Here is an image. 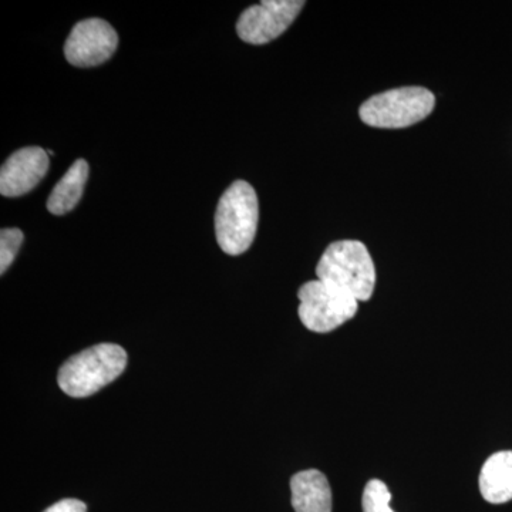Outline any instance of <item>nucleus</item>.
<instances>
[{"label":"nucleus","mask_w":512,"mask_h":512,"mask_svg":"<svg viewBox=\"0 0 512 512\" xmlns=\"http://www.w3.org/2000/svg\"><path fill=\"white\" fill-rule=\"evenodd\" d=\"M127 362V352L121 346L100 343L69 357L60 367L57 383L67 396L83 399L123 375Z\"/></svg>","instance_id":"f257e3e1"},{"label":"nucleus","mask_w":512,"mask_h":512,"mask_svg":"<svg viewBox=\"0 0 512 512\" xmlns=\"http://www.w3.org/2000/svg\"><path fill=\"white\" fill-rule=\"evenodd\" d=\"M316 276L339 291L353 296L357 302L372 298L376 285L375 264L362 242H333L316 266Z\"/></svg>","instance_id":"f03ea898"},{"label":"nucleus","mask_w":512,"mask_h":512,"mask_svg":"<svg viewBox=\"0 0 512 512\" xmlns=\"http://www.w3.org/2000/svg\"><path fill=\"white\" fill-rule=\"evenodd\" d=\"M258 197L247 181H235L222 195L215 212V235L225 254L247 252L258 229Z\"/></svg>","instance_id":"7ed1b4c3"},{"label":"nucleus","mask_w":512,"mask_h":512,"mask_svg":"<svg viewBox=\"0 0 512 512\" xmlns=\"http://www.w3.org/2000/svg\"><path fill=\"white\" fill-rule=\"evenodd\" d=\"M436 97L424 87H402L370 97L360 107V119L367 126L404 128L426 119Z\"/></svg>","instance_id":"20e7f679"},{"label":"nucleus","mask_w":512,"mask_h":512,"mask_svg":"<svg viewBox=\"0 0 512 512\" xmlns=\"http://www.w3.org/2000/svg\"><path fill=\"white\" fill-rule=\"evenodd\" d=\"M299 319L306 329L316 333H329L355 318L359 302L348 293L339 291L325 282H306L299 289Z\"/></svg>","instance_id":"39448f33"},{"label":"nucleus","mask_w":512,"mask_h":512,"mask_svg":"<svg viewBox=\"0 0 512 512\" xmlns=\"http://www.w3.org/2000/svg\"><path fill=\"white\" fill-rule=\"evenodd\" d=\"M305 6L302 0H264L242 13L238 36L249 45H265L286 32Z\"/></svg>","instance_id":"423d86ee"},{"label":"nucleus","mask_w":512,"mask_h":512,"mask_svg":"<svg viewBox=\"0 0 512 512\" xmlns=\"http://www.w3.org/2000/svg\"><path fill=\"white\" fill-rule=\"evenodd\" d=\"M119 36L109 22L86 19L74 26L64 45V56L74 67L103 64L116 52Z\"/></svg>","instance_id":"0eeeda50"},{"label":"nucleus","mask_w":512,"mask_h":512,"mask_svg":"<svg viewBox=\"0 0 512 512\" xmlns=\"http://www.w3.org/2000/svg\"><path fill=\"white\" fill-rule=\"evenodd\" d=\"M49 170V154L40 147L16 151L0 170V194L3 197H22L32 191Z\"/></svg>","instance_id":"6e6552de"},{"label":"nucleus","mask_w":512,"mask_h":512,"mask_svg":"<svg viewBox=\"0 0 512 512\" xmlns=\"http://www.w3.org/2000/svg\"><path fill=\"white\" fill-rule=\"evenodd\" d=\"M295 512H332V490L328 478L318 470H306L291 478Z\"/></svg>","instance_id":"1a4fd4ad"},{"label":"nucleus","mask_w":512,"mask_h":512,"mask_svg":"<svg viewBox=\"0 0 512 512\" xmlns=\"http://www.w3.org/2000/svg\"><path fill=\"white\" fill-rule=\"evenodd\" d=\"M480 491L491 504L512 500V451H500L485 461L480 473Z\"/></svg>","instance_id":"9d476101"},{"label":"nucleus","mask_w":512,"mask_h":512,"mask_svg":"<svg viewBox=\"0 0 512 512\" xmlns=\"http://www.w3.org/2000/svg\"><path fill=\"white\" fill-rule=\"evenodd\" d=\"M89 178V164L86 160L74 161L72 167L69 168L62 180L53 188L47 201V210L53 215L67 214L79 204L82 198L84 185Z\"/></svg>","instance_id":"9b49d317"},{"label":"nucleus","mask_w":512,"mask_h":512,"mask_svg":"<svg viewBox=\"0 0 512 512\" xmlns=\"http://www.w3.org/2000/svg\"><path fill=\"white\" fill-rule=\"evenodd\" d=\"M392 494L387 485L380 480H372L367 483L363 491V512H394L390 507Z\"/></svg>","instance_id":"f8f14e48"},{"label":"nucleus","mask_w":512,"mask_h":512,"mask_svg":"<svg viewBox=\"0 0 512 512\" xmlns=\"http://www.w3.org/2000/svg\"><path fill=\"white\" fill-rule=\"evenodd\" d=\"M25 235L18 228H5L0 232V274H5L15 261Z\"/></svg>","instance_id":"ddd939ff"},{"label":"nucleus","mask_w":512,"mask_h":512,"mask_svg":"<svg viewBox=\"0 0 512 512\" xmlns=\"http://www.w3.org/2000/svg\"><path fill=\"white\" fill-rule=\"evenodd\" d=\"M45 512H87V505L76 498H66L47 508Z\"/></svg>","instance_id":"4468645a"}]
</instances>
